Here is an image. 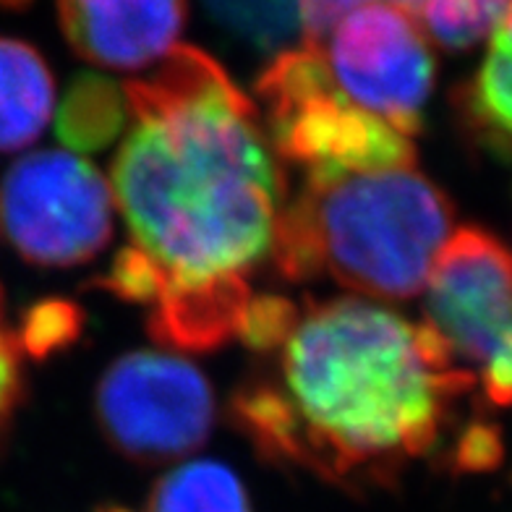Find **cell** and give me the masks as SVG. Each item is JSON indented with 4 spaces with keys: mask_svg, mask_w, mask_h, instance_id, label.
<instances>
[{
    "mask_svg": "<svg viewBox=\"0 0 512 512\" xmlns=\"http://www.w3.org/2000/svg\"><path fill=\"white\" fill-rule=\"evenodd\" d=\"M123 95L131 128L113 189L128 246L97 288L152 306L157 343L215 351L241 335L249 280L272 256L283 170L254 102L204 50L173 48Z\"/></svg>",
    "mask_w": 512,
    "mask_h": 512,
    "instance_id": "cell-1",
    "label": "cell"
},
{
    "mask_svg": "<svg viewBox=\"0 0 512 512\" xmlns=\"http://www.w3.org/2000/svg\"><path fill=\"white\" fill-rule=\"evenodd\" d=\"M128 123V102L123 87L105 76L81 74L61 102L55 131L66 147L76 152H97L121 136Z\"/></svg>",
    "mask_w": 512,
    "mask_h": 512,
    "instance_id": "cell-12",
    "label": "cell"
},
{
    "mask_svg": "<svg viewBox=\"0 0 512 512\" xmlns=\"http://www.w3.org/2000/svg\"><path fill=\"white\" fill-rule=\"evenodd\" d=\"M97 421L126 458L162 463L207 442L215 398L202 371L189 361L136 351L105 371L97 387Z\"/></svg>",
    "mask_w": 512,
    "mask_h": 512,
    "instance_id": "cell-8",
    "label": "cell"
},
{
    "mask_svg": "<svg viewBox=\"0 0 512 512\" xmlns=\"http://www.w3.org/2000/svg\"><path fill=\"white\" fill-rule=\"evenodd\" d=\"M55 84L27 42L0 37V152L32 144L50 123Z\"/></svg>",
    "mask_w": 512,
    "mask_h": 512,
    "instance_id": "cell-10",
    "label": "cell"
},
{
    "mask_svg": "<svg viewBox=\"0 0 512 512\" xmlns=\"http://www.w3.org/2000/svg\"><path fill=\"white\" fill-rule=\"evenodd\" d=\"M452 236V204L416 165L304 178L283 207L272 262L293 283L330 277L377 298L421 293Z\"/></svg>",
    "mask_w": 512,
    "mask_h": 512,
    "instance_id": "cell-3",
    "label": "cell"
},
{
    "mask_svg": "<svg viewBox=\"0 0 512 512\" xmlns=\"http://www.w3.org/2000/svg\"><path fill=\"white\" fill-rule=\"evenodd\" d=\"M319 48L327 79L345 100L408 139L421 131L434 58L416 16L395 3H366Z\"/></svg>",
    "mask_w": 512,
    "mask_h": 512,
    "instance_id": "cell-7",
    "label": "cell"
},
{
    "mask_svg": "<svg viewBox=\"0 0 512 512\" xmlns=\"http://www.w3.org/2000/svg\"><path fill=\"white\" fill-rule=\"evenodd\" d=\"M507 6L510 0H424L418 16L439 45L463 50L492 34Z\"/></svg>",
    "mask_w": 512,
    "mask_h": 512,
    "instance_id": "cell-15",
    "label": "cell"
},
{
    "mask_svg": "<svg viewBox=\"0 0 512 512\" xmlns=\"http://www.w3.org/2000/svg\"><path fill=\"white\" fill-rule=\"evenodd\" d=\"M390 3L405 8L408 14H418V8H421V3H424V0H390Z\"/></svg>",
    "mask_w": 512,
    "mask_h": 512,
    "instance_id": "cell-19",
    "label": "cell"
},
{
    "mask_svg": "<svg viewBox=\"0 0 512 512\" xmlns=\"http://www.w3.org/2000/svg\"><path fill=\"white\" fill-rule=\"evenodd\" d=\"M369 0H298V24L304 27V42H322L332 29Z\"/></svg>",
    "mask_w": 512,
    "mask_h": 512,
    "instance_id": "cell-18",
    "label": "cell"
},
{
    "mask_svg": "<svg viewBox=\"0 0 512 512\" xmlns=\"http://www.w3.org/2000/svg\"><path fill=\"white\" fill-rule=\"evenodd\" d=\"M230 398V418L272 463L345 486H387L432 455L476 387L424 322L361 298L296 306Z\"/></svg>",
    "mask_w": 512,
    "mask_h": 512,
    "instance_id": "cell-2",
    "label": "cell"
},
{
    "mask_svg": "<svg viewBox=\"0 0 512 512\" xmlns=\"http://www.w3.org/2000/svg\"><path fill=\"white\" fill-rule=\"evenodd\" d=\"M204 6L254 48L275 50L298 32V0H204Z\"/></svg>",
    "mask_w": 512,
    "mask_h": 512,
    "instance_id": "cell-14",
    "label": "cell"
},
{
    "mask_svg": "<svg viewBox=\"0 0 512 512\" xmlns=\"http://www.w3.org/2000/svg\"><path fill=\"white\" fill-rule=\"evenodd\" d=\"M8 241L37 267H74L105 249L113 233V196L87 160L32 152L0 186Z\"/></svg>",
    "mask_w": 512,
    "mask_h": 512,
    "instance_id": "cell-6",
    "label": "cell"
},
{
    "mask_svg": "<svg viewBox=\"0 0 512 512\" xmlns=\"http://www.w3.org/2000/svg\"><path fill=\"white\" fill-rule=\"evenodd\" d=\"M424 324L489 403L512 408V259L492 233L452 230L429 275Z\"/></svg>",
    "mask_w": 512,
    "mask_h": 512,
    "instance_id": "cell-5",
    "label": "cell"
},
{
    "mask_svg": "<svg viewBox=\"0 0 512 512\" xmlns=\"http://www.w3.org/2000/svg\"><path fill=\"white\" fill-rule=\"evenodd\" d=\"M68 45L105 68H142L176 48L186 0H58Z\"/></svg>",
    "mask_w": 512,
    "mask_h": 512,
    "instance_id": "cell-9",
    "label": "cell"
},
{
    "mask_svg": "<svg viewBox=\"0 0 512 512\" xmlns=\"http://www.w3.org/2000/svg\"><path fill=\"white\" fill-rule=\"evenodd\" d=\"M79 335V314L71 304L63 301H50L32 311L21 327L19 345L21 351L32 353V356H45V353L71 343Z\"/></svg>",
    "mask_w": 512,
    "mask_h": 512,
    "instance_id": "cell-16",
    "label": "cell"
},
{
    "mask_svg": "<svg viewBox=\"0 0 512 512\" xmlns=\"http://www.w3.org/2000/svg\"><path fill=\"white\" fill-rule=\"evenodd\" d=\"M102 512H113V510H102Z\"/></svg>",
    "mask_w": 512,
    "mask_h": 512,
    "instance_id": "cell-21",
    "label": "cell"
},
{
    "mask_svg": "<svg viewBox=\"0 0 512 512\" xmlns=\"http://www.w3.org/2000/svg\"><path fill=\"white\" fill-rule=\"evenodd\" d=\"M27 0H0V6L3 8H16V6H24Z\"/></svg>",
    "mask_w": 512,
    "mask_h": 512,
    "instance_id": "cell-20",
    "label": "cell"
},
{
    "mask_svg": "<svg viewBox=\"0 0 512 512\" xmlns=\"http://www.w3.org/2000/svg\"><path fill=\"white\" fill-rule=\"evenodd\" d=\"M463 115L486 144L512 152V0L494 27L471 87L465 89Z\"/></svg>",
    "mask_w": 512,
    "mask_h": 512,
    "instance_id": "cell-11",
    "label": "cell"
},
{
    "mask_svg": "<svg viewBox=\"0 0 512 512\" xmlns=\"http://www.w3.org/2000/svg\"><path fill=\"white\" fill-rule=\"evenodd\" d=\"M21 345L16 332L8 330L3 314V290H0V437L14 416L21 398Z\"/></svg>",
    "mask_w": 512,
    "mask_h": 512,
    "instance_id": "cell-17",
    "label": "cell"
},
{
    "mask_svg": "<svg viewBox=\"0 0 512 512\" xmlns=\"http://www.w3.org/2000/svg\"><path fill=\"white\" fill-rule=\"evenodd\" d=\"M147 512H251L241 481L230 468L196 460L168 473L149 494Z\"/></svg>",
    "mask_w": 512,
    "mask_h": 512,
    "instance_id": "cell-13",
    "label": "cell"
},
{
    "mask_svg": "<svg viewBox=\"0 0 512 512\" xmlns=\"http://www.w3.org/2000/svg\"><path fill=\"white\" fill-rule=\"evenodd\" d=\"M256 92L267 102L277 160L304 170V178L416 165L408 136L332 87L319 42L277 55L259 76Z\"/></svg>",
    "mask_w": 512,
    "mask_h": 512,
    "instance_id": "cell-4",
    "label": "cell"
}]
</instances>
